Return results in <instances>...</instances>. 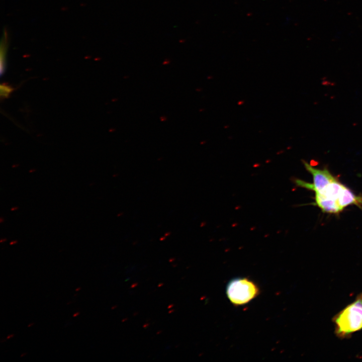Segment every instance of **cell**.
Segmentation results:
<instances>
[{"instance_id":"obj_7","label":"cell","mask_w":362,"mask_h":362,"mask_svg":"<svg viewBox=\"0 0 362 362\" xmlns=\"http://www.w3.org/2000/svg\"><path fill=\"white\" fill-rule=\"evenodd\" d=\"M78 314H79V312H77V313H75L74 315H73V317H75V316L78 315Z\"/></svg>"},{"instance_id":"obj_1","label":"cell","mask_w":362,"mask_h":362,"mask_svg":"<svg viewBox=\"0 0 362 362\" xmlns=\"http://www.w3.org/2000/svg\"><path fill=\"white\" fill-rule=\"evenodd\" d=\"M303 165L313 178L309 183L294 178L295 185L315 193L314 205L325 213L338 215L345 208L355 205L362 209V195L357 196L334 176L329 170L315 167L303 160Z\"/></svg>"},{"instance_id":"obj_8","label":"cell","mask_w":362,"mask_h":362,"mask_svg":"<svg viewBox=\"0 0 362 362\" xmlns=\"http://www.w3.org/2000/svg\"><path fill=\"white\" fill-rule=\"evenodd\" d=\"M6 240V239H3V240H1V242H5Z\"/></svg>"},{"instance_id":"obj_2","label":"cell","mask_w":362,"mask_h":362,"mask_svg":"<svg viewBox=\"0 0 362 362\" xmlns=\"http://www.w3.org/2000/svg\"><path fill=\"white\" fill-rule=\"evenodd\" d=\"M333 321L335 333L341 338L348 337L362 329V293L335 315Z\"/></svg>"},{"instance_id":"obj_5","label":"cell","mask_w":362,"mask_h":362,"mask_svg":"<svg viewBox=\"0 0 362 362\" xmlns=\"http://www.w3.org/2000/svg\"><path fill=\"white\" fill-rule=\"evenodd\" d=\"M17 243V241H11V242H10V244H11V245L12 244V245H13V244H15V243Z\"/></svg>"},{"instance_id":"obj_4","label":"cell","mask_w":362,"mask_h":362,"mask_svg":"<svg viewBox=\"0 0 362 362\" xmlns=\"http://www.w3.org/2000/svg\"><path fill=\"white\" fill-rule=\"evenodd\" d=\"M13 88L8 85L1 84V96L5 98L9 96L12 92Z\"/></svg>"},{"instance_id":"obj_6","label":"cell","mask_w":362,"mask_h":362,"mask_svg":"<svg viewBox=\"0 0 362 362\" xmlns=\"http://www.w3.org/2000/svg\"><path fill=\"white\" fill-rule=\"evenodd\" d=\"M13 335H9V336L7 337V339H9V338H10L11 337H13Z\"/></svg>"},{"instance_id":"obj_10","label":"cell","mask_w":362,"mask_h":362,"mask_svg":"<svg viewBox=\"0 0 362 362\" xmlns=\"http://www.w3.org/2000/svg\"><path fill=\"white\" fill-rule=\"evenodd\" d=\"M79 289H80V288H79L76 289V291H78Z\"/></svg>"},{"instance_id":"obj_9","label":"cell","mask_w":362,"mask_h":362,"mask_svg":"<svg viewBox=\"0 0 362 362\" xmlns=\"http://www.w3.org/2000/svg\"><path fill=\"white\" fill-rule=\"evenodd\" d=\"M33 324L32 323V324L29 325L28 326L30 327V326H31V325H32Z\"/></svg>"},{"instance_id":"obj_3","label":"cell","mask_w":362,"mask_h":362,"mask_svg":"<svg viewBox=\"0 0 362 362\" xmlns=\"http://www.w3.org/2000/svg\"><path fill=\"white\" fill-rule=\"evenodd\" d=\"M259 293L257 285L246 278H236L230 281L226 287V294L235 306L245 305Z\"/></svg>"}]
</instances>
